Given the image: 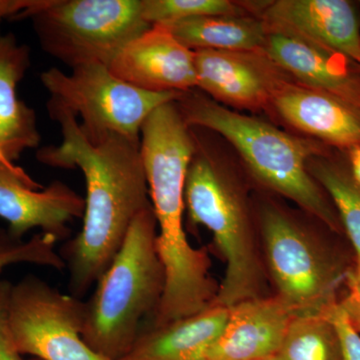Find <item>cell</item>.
Masks as SVG:
<instances>
[{"label": "cell", "instance_id": "4316f807", "mask_svg": "<svg viewBox=\"0 0 360 360\" xmlns=\"http://www.w3.org/2000/svg\"><path fill=\"white\" fill-rule=\"evenodd\" d=\"M39 0H0V23L6 18H22Z\"/></svg>", "mask_w": 360, "mask_h": 360}, {"label": "cell", "instance_id": "5b68a950", "mask_svg": "<svg viewBox=\"0 0 360 360\" xmlns=\"http://www.w3.org/2000/svg\"><path fill=\"white\" fill-rule=\"evenodd\" d=\"M30 18L46 53L71 68L110 66L131 40L150 28L142 0H39Z\"/></svg>", "mask_w": 360, "mask_h": 360}, {"label": "cell", "instance_id": "e0dca14e", "mask_svg": "<svg viewBox=\"0 0 360 360\" xmlns=\"http://www.w3.org/2000/svg\"><path fill=\"white\" fill-rule=\"evenodd\" d=\"M229 309L212 305L161 326H143L134 347L120 360H205L229 321Z\"/></svg>", "mask_w": 360, "mask_h": 360}, {"label": "cell", "instance_id": "7c38bea8", "mask_svg": "<svg viewBox=\"0 0 360 360\" xmlns=\"http://www.w3.org/2000/svg\"><path fill=\"white\" fill-rule=\"evenodd\" d=\"M108 68L146 91L187 92L198 85L194 51L163 25H153L125 45Z\"/></svg>", "mask_w": 360, "mask_h": 360}, {"label": "cell", "instance_id": "30bf717a", "mask_svg": "<svg viewBox=\"0 0 360 360\" xmlns=\"http://www.w3.org/2000/svg\"><path fill=\"white\" fill-rule=\"evenodd\" d=\"M84 198L60 180L42 188L22 168L0 161V217L16 238L40 229L56 243L65 240L70 222L84 217Z\"/></svg>", "mask_w": 360, "mask_h": 360}, {"label": "cell", "instance_id": "83f0119b", "mask_svg": "<svg viewBox=\"0 0 360 360\" xmlns=\"http://www.w3.org/2000/svg\"><path fill=\"white\" fill-rule=\"evenodd\" d=\"M348 162L352 177L360 187V146H352L347 149Z\"/></svg>", "mask_w": 360, "mask_h": 360}, {"label": "cell", "instance_id": "ac0fdd59", "mask_svg": "<svg viewBox=\"0 0 360 360\" xmlns=\"http://www.w3.org/2000/svg\"><path fill=\"white\" fill-rule=\"evenodd\" d=\"M30 66L28 47L13 34L0 33V148L11 162L40 142L34 110L18 97V85Z\"/></svg>", "mask_w": 360, "mask_h": 360}, {"label": "cell", "instance_id": "9a60e30c", "mask_svg": "<svg viewBox=\"0 0 360 360\" xmlns=\"http://www.w3.org/2000/svg\"><path fill=\"white\" fill-rule=\"evenodd\" d=\"M295 309L279 296L251 298L229 309L221 335L205 360H255L276 356L293 319Z\"/></svg>", "mask_w": 360, "mask_h": 360}, {"label": "cell", "instance_id": "44dd1931", "mask_svg": "<svg viewBox=\"0 0 360 360\" xmlns=\"http://www.w3.org/2000/svg\"><path fill=\"white\" fill-rule=\"evenodd\" d=\"M274 359L341 360L340 338L326 310L296 315Z\"/></svg>", "mask_w": 360, "mask_h": 360}, {"label": "cell", "instance_id": "9c48e42d", "mask_svg": "<svg viewBox=\"0 0 360 360\" xmlns=\"http://www.w3.org/2000/svg\"><path fill=\"white\" fill-rule=\"evenodd\" d=\"M262 229L281 300L300 314H321L338 302L336 290L348 271L322 257L295 222L276 208L262 212Z\"/></svg>", "mask_w": 360, "mask_h": 360}, {"label": "cell", "instance_id": "6da1fadb", "mask_svg": "<svg viewBox=\"0 0 360 360\" xmlns=\"http://www.w3.org/2000/svg\"><path fill=\"white\" fill-rule=\"evenodd\" d=\"M47 110L60 125L63 142L39 149L37 160L49 167L79 168L86 184L82 229L59 250L70 295L82 300L110 267L135 217L151 206L141 142L111 135L90 143L75 115Z\"/></svg>", "mask_w": 360, "mask_h": 360}, {"label": "cell", "instance_id": "f546056e", "mask_svg": "<svg viewBox=\"0 0 360 360\" xmlns=\"http://www.w3.org/2000/svg\"><path fill=\"white\" fill-rule=\"evenodd\" d=\"M0 161H1V162H4V163H13V162H11V161L7 160V158H6V155H4V153H2L1 148H0Z\"/></svg>", "mask_w": 360, "mask_h": 360}, {"label": "cell", "instance_id": "3957f363", "mask_svg": "<svg viewBox=\"0 0 360 360\" xmlns=\"http://www.w3.org/2000/svg\"><path fill=\"white\" fill-rule=\"evenodd\" d=\"M176 104L188 127L213 130L231 142L264 186L295 201L331 231H341L335 208L307 167L310 158L324 153L323 144L303 141L264 120L225 108L193 90L184 92Z\"/></svg>", "mask_w": 360, "mask_h": 360}, {"label": "cell", "instance_id": "5bb4252c", "mask_svg": "<svg viewBox=\"0 0 360 360\" xmlns=\"http://www.w3.org/2000/svg\"><path fill=\"white\" fill-rule=\"evenodd\" d=\"M262 51L293 82L360 106V66L345 56L271 28Z\"/></svg>", "mask_w": 360, "mask_h": 360}, {"label": "cell", "instance_id": "ffe728a7", "mask_svg": "<svg viewBox=\"0 0 360 360\" xmlns=\"http://www.w3.org/2000/svg\"><path fill=\"white\" fill-rule=\"evenodd\" d=\"M309 174L330 196L342 229L354 246L356 262L360 260V187L348 165L329 158L326 153L315 155L307 163Z\"/></svg>", "mask_w": 360, "mask_h": 360}, {"label": "cell", "instance_id": "603a6c76", "mask_svg": "<svg viewBox=\"0 0 360 360\" xmlns=\"http://www.w3.org/2000/svg\"><path fill=\"white\" fill-rule=\"evenodd\" d=\"M56 240L39 232L25 240L14 236L8 229L0 227V272L11 264H30L65 269V264L56 250Z\"/></svg>", "mask_w": 360, "mask_h": 360}, {"label": "cell", "instance_id": "277c9868", "mask_svg": "<svg viewBox=\"0 0 360 360\" xmlns=\"http://www.w3.org/2000/svg\"><path fill=\"white\" fill-rule=\"evenodd\" d=\"M156 229L150 206L135 217L122 248L85 302L82 338L110 360H120L131 349L144 319L155 314L162 297L165 276Z\"/></svg>", "mask_w": 360, "mask_h": 360}, {"label": "cell", "instance_id": "8fae6325", "mask_svg": "<svg viewBox=\"0 0 360 360\" xmlns=\"http://www.w3.org/2000/svg\"><path fill=\"white\" fill-rule=\"evenodd\" d=\"M194 51L198 85L220 104L250 110L269 108L292 78L262 51Z\"/></svg>", "mask_w": 360, "mask_h": 360}, {"label": "cell", "instance_id": "8992f818", "mask_svg": "<svg viewBox=\"0 0 360 360\" xmlns=\"http://www.w3.org/2000/svg\"><path fill=\"white\" fill-rule=\"evenodd\" d=\"M184 200L191 221L212 232L226 262L224 281L213 303L231 309L258 297L259 262L245 207L221 170L200 150L198 143L187 172Z\"/></svg>", "mask_w": 360, "mask_h": 360}, {"label": "cell", "instance_id": "2e32d148", "mask_svg": "<svg viewBox=\"0 0 360 360\" xmlns=\"http://www.w3.org/2000/svg\"><path fill=\"white\" fill-rule=\"evenodd\" d=\"M277 115L321 143L347 149L360 146V106L290 82L270 103Z\"/></svg>", "mask_w": 360, "mask_h": 360}, {"label": "cell", "instance_id": "d4e9b609", "mask_svg": "<svg viewBox=\"0 0 360 360\" xmlns=\"http://www.w3.org/2000/svg\"><path fill=\"white\" fill-rule=\"evenodd\" d=\"M13 284L0 281V360H23L14 345L9 326L8 307Z\"/></svg>", "mask_w": 360, "mask_h": 360}, {"label": "cell", "instance_id": "4fadbf2b", "mask_svg": "<svg viewBox=\"0 0 360 360\" xmlns=\"http://www.w3.org/2000/svg\"><path fill=\"white\" fill-rule=\"evenodd\" d=\"M250 7L269 28L302 37L360 66L359 20L349 1L277 0Z\"/></svg>", "mask_w": 360, "mask_h": 360}, {"label": "cell", "instance_id": "1f68e13d", "mask_svg": "<svg viewBox=\"0 0 360 360\" xmlns=\"http://www.w3.org/2000/svg\"><path fill=\"white\" fill-rule=\"evenodd\" d=\"M30 360H39V359H30Z\"/></svg>", "mask_w": 360, "mask_h": 360}, {"label": "cell", "instance_id": "4dcf8cb0", "mask_svg": "<svg viewBox=\"0 0 360 360\" xmlns=\"http://www.w3.org/2000/svg\"><path fill=\"white\" fill-rule=\"evenodd\" d=\"M255 360H276L274 357H270V359H255Z\"/></svg>", "mask_w": 360, "mask_h": 360}, {"label": "cell", "instance_id": "d6986e66", "mask_svg": "<svg viewBox=\"0 0 360 360\" xmlns=\"http://www.w3.org/2000/svg\"><path fill=\"white\" fill-rule=\"evenodd\" d=\"M163 25L191 51H262L269 32L255 15L200 16Z\"/></svg>", "mask_w": 360, "mask_h": 360}, {"label": "cell", "instance_id": "cb8c5ba5", "mask_svg": "<svg viewBox=\"0 0 360 360\" xmlns=\"http://www.w3.org/2000/svg\"><path fill=\"white\" fill-rule=\"evenodd\" d=\"M340 338L341 360H360V335L354 328L340 302L326 310Z\"/></svg>", "mask_w": 360, "mask_h": 360}, {"label": "cell", "instance_id": "7a4b0ae2", "mask_svg": "<svg viewBox=\"0 0 360 360\" xmlns=\"http://www.w3.org/2000/svg\"><path fill=\"white\" fill-rule=\"evenodd\" d=\"M141 135L142 165L160 229L156 248L165 276L155 321L167 324L207 309L217 288L210 274L207 253L193 248L184 231L186 176L196 141L176 101L153 110L142 124Z\"/></svg>", "mask_w": 360, "mask_h": 360}, {"label": "cell", "instance_id": "f1b7e54d", "mask_svg": "<svg viewBox=\"0 0 360 360\" xmlns=\"http://www.w3.org/2000/svg\"><path fill=\"white\" fill-rule=\"evenodd\" d=\"M347 278L352 281L354 288H356L357 291L360 293V260L356 262L354 271H348Z\"/></svg>", "mask_w": 360, "mask_h": 360}, {"label": "cell", "instance_id": "52a82bcc", "mask_svg": "<svg viewBox=\"0 0 360 360\" xmlns=\"http://www.w3.org/2000/svg\"><path fill=\"white\" fill-rule=\"evenodd\" d=\"M40 79L51 94L47 108L80 116V129L92 144L111 135L141 142L142 124L148 115L162 104L179 101L184 94L137 89L101 65L78 66L70 75L51 68Z\"/></svg>", "mask_w": 360, "mask_h": 360}, {"label": "cell", "instance_id": "484cf974", "mask_svg": "<svg viewBox=\"0 0 360 360\" xmlns=\"http://www.w3.org/2000/svg\"><path fill=\"white\" fill-rule=\"evenodd\" d=\"M345 284L347 286V293L340 302L347 311L348 319H349L352 326L360 335V293L354 288L352 281L347 278V276L345 279Z\"/></svg>", "mask_w": 360, "mask_h": 360}, {"label": "cell", "instance_id": "7402d4cb", "mask_svg": "<svg viewBox=\"0 0 360 360\" xmlns=\"http://www.w3.org/2000/svg\"><path fill=\"white\" fill-rule=\"evenodd\" d=\"M245 4L229 0H142L149 25H167L200 16L248 15Z\"/></svg>", "mask_w": 360, "mask_h": 360}, {"label": "cell", "instance_id": "ba28073f", "mask_svg": "<svg viewBox=\"0 0 360 360\" xmlns=\"http://www.w3.org/2000/svg\"><path fill=\"white\" fill-rule=\"evenodd\" d=\"M14 345L39 360H110L82 338L85 302L27 276L13 284L8 307Z\"/></svg>", "mask_w": 360, "mask_h": 360}]
</instances>
